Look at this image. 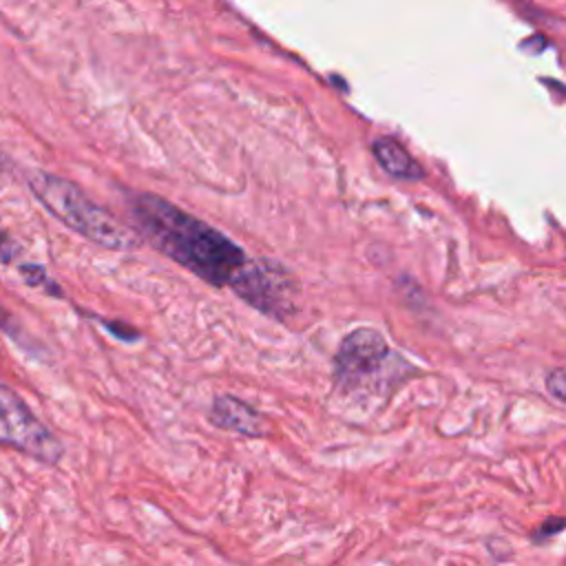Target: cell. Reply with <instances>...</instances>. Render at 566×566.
I'll return each instance as SVG.
<instances>
[{
  "label": "cell",
  "instance_id": "1",
  "mask_svg": "<svg viewBox=\"0 0 566 566\" xmlns=\"http://www.w3.org/2000/svg\"><path fill=\"white\" fill-rule=\"evenodd\" d=\"M133 228L161 254L214 287L230 285L245 265L243 248L221 230L153 192L128 199Z\"/></svg>",
  "mask_w": 566,
  "mask_h": 566
},
{
  "label": "cell",
  "instance_id": "2",
  "mask_svg": "<svg viewBox=\"0 0 566 566\" xmlns=\"http://www.w3.org/2000/svg\"><path fill=\"white\" fill-rule=\"evenodd\" d=\"M27 186L33 197L66 228L108 250H133L139 241L137 232L119 223L108 210L97 206L73 181L44 170H31Z\"/></svg>",
  "mask_w": 566,
  "mask_h": 566
},
{
  "label": "cell",
  "instance_id": "3",
  "mask_svg": "<svg viewBox=\"0 0 566 566\" xmlns=\"http://www.w3.org/2000/svg\"><path fill=\"white\" fill-rule=\"evenodd\" d=\"M230 287L248 305L276 321H285L296 312V281L274 261L252 259L234 274Z\"/></svg>",
  "mask_w": 566,
  "mask_h": 566
},
{
  "label": "cell",
  "instance_id": "4",
  "mask_svg": "<svg viewBox=\"0 0 566 566\" xmlns=\"http://www.w3.org/2000/svg\"><path fill=\"white\" fill-rule=\"evenodd\" d=\"M0 440L44 464H57L64 455L62 442L33 416L9 385L0 389Z\"/></svg>",
  "mask_w": 566,
  "mask_h": 566
},
{
  "label": "cell",
  "instance_id": "5",
  "mask_svg": "<svg viewBox=\"0 0 566 566\" xmlns=\"http://www.w3.org/2000/svg\"><path fill=\"white\" fill-rule=\"evenodd\" d=\"M385 336L374 327H356L343 336L334 356V387L354 389L374 378L391 358Z\"/></svg>",
  "mask_w": 566,
  "mask_h": 566
},
{
  "label": "cell",
  "instance_id": "6",
  "mask_svg": "<svg viewBox=\"0 0 566 566\" xmlns=\"http://www.w3.org/2000/svg\"><path fill=\"white\" fill-rule=\"evenodd\" d=\"M208 418L214 427L232 433H241L248 438L263 436V416L252 405L230 394H221L212 400Z\"/></svg>",
  "mask_w": 566,
  "mask_h": 566
},
{
  "label": "cell",
  "instance_id": "7",
  "mask_svg": "<svg viewBox=\"0 0 566 566\" xmlns=\"http://www.w3.org/2000/svg\"><path fill=\"white\" fill-rule=\"evenodd\" d=\"M371 153L378 161V166L398 181H418L422 179L424 170L422 166L411 157V153L396 142L394 137H378L371 144Z\"/></svg>",
  "mask_w": 566,
  "mask_h": 566
},
{
  "label": "cell",
  "instance_id": "8",
  "mask_svg": "<svg viewBox=\"0 0 566 566\" xmlns=\"http://www.w3.org/2000/svg\"><path fill=\"white\" fill-rule=\"evenodd\" d=\"M18 270H20V274H22V279H24L27 285L40 287V290H44L49 296H64L62 290L57 287V283L46 274V270H44L40 263H22Z\"/></svg>",
  "mask_w": 566,
  "mask_h": 566
},
{
  "label": "cell",
  "instance_id": "9",
  "mask_svg": "<svg viewBox=\"0 0 566 566\" xmlns=\"http://www.w3.org/2000/svg\"><path fill=\"white\" fill-rule=\"evenodd\" d=\"M546 389L553 398H557L559 402L566 405V367H557V369L548 371Z\"/></svg>",
  "mask_w": 566,
  "mask_h": 566
},
{
  "label": "cell",
  "instance_id": "10",
  "mask_svg": "<svg viewBox=\"0 0 566 566\" xmlns=\"http://www.w3.org/2000/svg\"><path fill=\"white\" fill-rule=\"evenodd\" d=\"M102 323H104L106 329L113 332L115 338H122V340H137V338H139L137 329H133V327L126 325V323H117V321H102Z\"/></svg>",
  "mask_w": 566,
  "mask_h": 566
},
{
  "label": "cell",
  "instance_id": "11",
  "mask_svg": "<svg viewBox=\"0 0 566 566\" xmlns=\"http://www.w3.org/2000/svg\"><path fill=\"white\" fill-rule=\"evenodd\" d=\"M13 243H11V237L4 232V239H2V263H11V254H13Z\"/></svg>",
  "mask_w": 566,
  "mask_h": 566
}]
</instances>
